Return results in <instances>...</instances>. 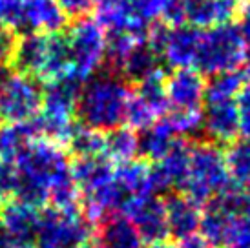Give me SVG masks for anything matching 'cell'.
Masks as SVG:
<instances>
[{
	"label": "cell",
	"instance_id": "obj_1",
	"mask_svg": "<svg viewBox=\"0 0 250 248\" xmlns=\"http://www.w3.org/2000/svg\"><path fill=\"white\" fill-rule=\"evenodd\" d=\"M95 21L108 33H150L161 19L183 24V0H95Z\"/></svg>",
	"mask_w": 250,
	"mask_h": 248
},
{
	"label": "cell",
	"instance_id": "obj_2",
	"mask_svg": "<svg viewBox=\"0 0 250 248\" xmlns=\"http://www.w3.org/2000/svg\"><path fill=\"white\" fill-rule=\"evenodd\" d=\"M130 93L132 90L123 77H91L79 90L77 117L84 126L106 133L125 123Z\"/></svg>",
	"mask_w": 250,
	"mask_h": 248
},
{
	"label": "cell",
	"instance_id": "obj_3",
	"mask_svg": "<svg viewBox=\"0 0 250 248\" xmlns=\"http://www.w3.org/2000/svg\"><path fill=\"white\" fill-rule=\"evenodd\" d=\"M13 59L21 71L41 83L53 84L70 81L66 39L59 33H28L17 41Z\"/></svg>",
	"mask_w": 250,
	"mask_h": 248
},
{
	"label": "cell",
	"instance_id": "obj_4",
	"mask_svg": "<svg viewBox=\"0 0 250 248\" xmlns=\"http://www.w3.org/2000/svg\"><path fill=\"white\" fill-rule=\"evenodd\" d=\"M249 61V48L243 42L237 28L230 24L214 26L201 31L199 48L194 68L201 75H221L245 66Z\"/></svg>",
	"mask_w": 250,
	"mask_h": 248
},
{
	"label": "cell",
	"instance_id": "obj_5",
	"mask_svg": "<svg viewBox=\"0 0 250 248\" xmlns=\"http://www.w3.org/2000/svg\"><path fill=\"white\" fill-rule=\"evenodd\" d=\"M81 86L70 81L48 84L42 91L39 115L33 119L39 137L66 146L77 126V97Z\"/></svg>",
	"mask_w": 250,
	"mask_h": 248
},
{
	"label": "cell",
	"instance_id": "obj_6",
	"mask_svg": "<svg viewBox=\"0 0 250 248\" xmlns=\"http://www.w3.org/2000/svg\"><path fill=\"white\" fill-rule=\"evenodd\" d=\"M64 39L70 59V81L81 86L103 68L108 55V35L95 19H79Z\"/></svg>",
	"mask_w": 250,
	"mask_h": 248
},
{
	"label": "cell",
	"instance_id": "obj_7",
	"mask_svg": "<svg viewBox=\"0 0 250 248\" xmlns=\"http://www.w3.org/2000/svg\"><path fill=\"white\" fill-rule=\"evenodd\" d=\"M42 88L21 69L0 66V123H29L39 115Z\"/></svg>",
	"mask_w": 250,
	"mask_h": 248
},
{
	"label": "cell",
	"instance_id": "obj_8",
	"mask_svg": "<svg viewBox=\"0 0 250 248\" xmlns=\"http://www.w3.org/2000/svg\"><path fill=\"white\" fill-rule=\"evenodd\" d=\"M95 237V225L86 219L81 210L61 212L46 207L39 212L37 247L39 248H79Z\"/></svg>",
	"mask_w": 250,
	"mask_h": 248
},
{
	"label": "cell",
	"instance_id": "obj_9",
	"mask_svg": "<svg viewBox=\"0 0 250 248\" xmlns=\"http://www.w3.org/2000/svg\"><path fill=\"white\" fill-rule=\"evenodd\" d=\"M201 29L185 24L172 28H153L148 33V41L161 61L174 69L194 68Z\"/></svg>",
	"mask_w": 250,
	"mask_h": 248
},
{
	"label": "cell",
	"instance_id": "obj_10",
	"mask_svg": "<svg viewBox=\"0 0 250 248\" xmlns=\"http://www.w3.org/2000/svg\"><path fill=\"white\" fill-rule=\"evenodd\" d=\"M15 166L21 177L35 181L48 188L51 177L64 168H68L70 161L64 146L44 137H37L19 155V159L15 161Z\"/></svg>",
	"mask_w": 250,
	"mask_h": 248
},
{
	"label": "cell",
	"instance_id": "obj_11",
	"mask_svg": "<svg viewBox=\"0 0 250 248\" xmlns=\"http://www.w3.org/2000/svg\"><path fill=\"white\" fill-rule=\"evenodd\" d=\"M187 181L207 188L214 195L232 185L225 163V153L219 145L212 141L190 145V172Z\"/></svg>",
	"mask_w": 250,
	"mask_h": 248
},
{
	"label": "cell",
	"instance_id": "obj_12",
	"mask_svg": "<svg viewBox=\"0 0 250 248\" xmlns=\"http://www.w3.org/2000/svg\"><path fill=\"white\" fill-rule=\"evenodd\" d=\"M121 214L132 221L133 227L139 232L143 243L155 245V243L170 239L167 227V214H165V203L157 195H152V193L130 195Z\"/></svg>",
	"mask_w": 250,
	"mask_h": 248
},
{
	"label": "cell",
	"instance_id": "obj_13",
	"mask_svg": "<svg viewBox=\"0 0 250 248\" xmlns=\"http://www.w3.org/2000/svg\"><path fill=\"white\" fill-rule=\"evenodd\" d=\"M0 225L6 228L13 248H37L39 210L19 199H7L0 208Z\"/></svg>",
	"mask_w": 250,
	"mask_h": 248
},
{
	"label": "cell",
	"instance_id": "obj_14",
	"mask_svg": "<svg viewBox=\"0 0 250 248\" xmlns=\"http://www.w3.org/2000/svg\"><path fill=\"white\" fill-rule=\"evenodd\" d=\"M165 91L172 110H201L207 83L195 68H181L165 81Z\"/></svg>",
	"mask_w": 250,
	"mask_h": 248
},
{
	"label": "cell",
	"instance_id": "obj_15",
	"mask_svg": "<svg viewBox=\"0 0 250 248\" xmlns=\"http://www.w3.org/2000/svg\"><path fill=\"white\" fill-rule=\"evenodd\" d=\"M203 131L215 145H230L239 135V111L236 101H205Z\"/></svg>",
	"mask_w": 250,
	"mask_h": 248
},
{
	"label": "cell",
	"instance_id": "obj_16",
	"mask_svg": "<svg viewBox=\"0 0 250 248\" xmlns=\"http://www.w3.org/2000/svg\"><path fill=\"white\" fill-rule=\"evenodd\" d=\"M163 203H165V214H167L168 235L172 239L183 241L199 232L201 207H197L181 192H170Z\"/></svg>",
	"mask_w": 250,
	"mask_h": 248
},
{
	"label": "cell",
	"instance_id": "obj_17",
	"mask_svg": "<svg viewBox=\"0 0 250 248\" xmlns=\"http://www.w3.org/2000/svg\"><path fill=\"white\" fill-rule=\"evenodd\" d=\"M239 0H183V21L197 29L229 24L237 15Z\"/></svg>",
	"mask_w": 250,
	"mask_h": 248
},
{
	"label": "cell",
	"instance_id": "obj_18",
	"mask_svg": "<svg viewBox=\"0 0 250 248\" xmlns=\"http://www.w3.org/2000/svg\"><path fill=\"white\" fill-rule=\"evenodd\" d=\"M66 17L59 0H26L21 29H28L29 33H59L66 24Z\"/></svg>",
	"mask_w": 250,
	"mask_h": 248
},
{
	"label": "cell",
	"instance_id": "obj_19",
	"mask_svg": "<svg viewBox=\"0 0 250 248\" xmlns=\"http://www.w3.org/2000/svg\"><path fill=\"white\" fill-rule=\"evenodd\" d=\"M159 57L155 53V49L152 48L150 41L146 39L141 44H137L133 49H130L121 61L113 64V69H117V73L123 77H128L132 81H145L150 77L163 75L159 66Z\"/></svg>",
	"mask_w": 250,
	"mask_h": 248
},
{
	"label": "cell",
	"instance_id": "obj_20",
	"mask_svg": "<svg viewBox=\"0 0 250 248\" xmlns=\"http://www.w3.org/2000/svg\"><path fill=\"white\" fill-rule=\"evenodd\" d=\"M97 241L104 248H143L137 228L123 214H111L95 227Z\"/></svg>",
	"mask_w": 250,
	"mask_h": 248
},
{
	"label": "cell",
	"instance_id": "obj_21",
	"mask_svg": "<svg viewBox=\"0 0 250 248\" xmlns=\"http://www.w3.org/2000/svg\"><path fill=\"white\" fill-rule=\"evenodd\" d=\"M70 172L81 193L90 192L93 188L113 179V163L104 155L73 157V161L70 163Z\"/></svg>",
	"mask_w": 250,
	"mask_h": 248
},
{
	"label": "cell",
	"instance_id": "obj_22",
	"mask_svg": "<svg viewBox=\"0 0 250 248\" xmlns=\"http://www.w3.org/2000/svg\"><path fill=\"white\" fill-rule=\"evenodd\" d=\"M172 128L167 124V121H157L152 126L139 133V152L137 157L146 161V163H157L168 153V150L174 146L177 141Z\"/></svg>",
	"mask_w": 250,
	"mask_h": 248
},
{
	"label": "cell",
	"instance_id": "obj_23",
	"mask_svg": "<svg viewBox=\"0 0 250 248\" xmlns=\"http://www.w3.org/2000/svg\"><path fill=\"white\" fill-rule=\"evenodd\" d=\"M201 210V221H199V232L210 245L215 248H227L230 239L232 223L236 217L227 214L221 207H217L214 201H208Z\"/></svg>",
	"mask_w": 250,
	"mask_h": 248
},
{
	"label": "cell",
	"instance_id": "obj_24",
	"mask_svg": "<svg viewBox=\"0 0 250 248\" xmlns=\"http://www.w3.org/2000/svg\"><path fill=\"white\" fill-rule=\"evenodd\" d=\"M39 137L33 121L29 123L0 124V161L15 163L29 143Z\"/></svg>",
	"mask_w": 250,
	"mask_h": 248
},
{
	"label": "cell",
	"instance_id": "obj_25",
	"mask_svg": "<svg viewBox=\"0 0 250 248\" xmlns=\"http://www.w3.org/2000/svg\"><path fill=\"white\" fill-rule=\"evenodd\" d=\"M48 205L61 212L81 210V190L71 177L70 166L55 173L48 185Z\"/></svg>",
	"mask_w": 250,
	"mask_h": 248
},
{
	"label": "cell",
	"instance_id": "obj_26",
	"mask_svg": "<svg viewBox=\"0 0 250 248\" xmlns=\"http://www.w3.org/2000/svg\"><path fill=\"white\" fill-rule=\"evenodd\" d=\"M139 133L128 126H117L104 133V157L111 163H125L137 157Z\"/></svg>",
	"mask_w": 250,
	"mask_h": 248
},
{
	"label": "cell",
	"instance_id": "obj_27",
	"mask_svg": "<svg viewBox=\"0 0 250 248\" xmlns=\"http://www.w3.org/2000/svg\"><path fill=\"white\" fill-rule=\"evenodd\" d=\"M148 173H150V163H146L139 157L125 161V163H117L113 166V177L130 195L150 193Z\"/></svg>",
	"mask_w": 250,
	"mask_h": 248
},
{
	"label": "cell",
	"instance_id": "obj_28",
	"mask_svg": "<svg viewBox=\"0 0 250 248\" xmlns=\"http://www.w3.org/2000/svg\"><path fill=\"white\" fill-rule=\"evenodd\" d=\"M157 165L165 170L168 179L172 181L174 190H179L188 179L190 172V145L185 139H177L167 155L157 161Z\"/></svg>",
	"mask_w": 250,
	"mask_h": 248
},
{
	"label": "cell",
	"instance_id": "obj_29",
	"mask_svg": "<svg viewBox=\"0 0 250 248\" xmlns=\"http://www.w3.org/2000/svg\"><path fill=\"white\" fill-rule=\"evenodd\" d=\"M225 153L230 181L239 186H250V141H232Z\"/></svg>",
	"mask_w": 250,
	"mask_h": 248
},
{
	"label": "cell",
	"instance_id": "obj_30",
	"mask_svg": "<svg viewBox=\"0 0 250 248\" xmlns=\"http://www.w3.org/2000/svg\"><path fill=\"white\" fill-rule=\"evenodd\" d=\"M68 150L73 157H97L104 155V133L84 124H77L71 137L68 139Z\"/></svg>",
	"mask_w": 250,
	"mask_h": 248
},
{
	"label": "cell",
	"instance_id": "obj_31",
	"mask_svg": "<svg viewBox=\"0 0 250 248\" xmlns=\"http://www.w3.org/2000/svg\"><path fill=\"white\" fill-rule=\"evenodd\" d=\"M243 86V75L239 71L215 75L212 77L210 84H207L205 101H236Z\"/></svg>",
	"mask_w": 250,
	"mask_h": 248
},
{
	"label": "cell",
	"instance_id": "obj_32",
	"mask_svg": "<svg viewBox=\"0 0 250 248\" xmlns=\"http://www.w3.org/2000/svg\"><path fill=\"white\" fill-rule=\"evenodd\" d=\"M179 139H194L203 131V111L201 110H172L165 119Z\"/></svg>",
	"mask_w": 250,
	"mask_h": 248
},
{
	"label": "cell",
	"instance_id": "obj_33",
	"mask_svg": "<svg viewBox=\"0 0 250 248\" xmlns=\"http://www.w3.org/2000/svg\"><path fill=\"white\" fill-rule=\"evenodd\" d=\"M24 4L26 0H0V26L21 29Z\"/></svg>",
	"mask_w": 250,
	"mask_h": 248
},
{
	"label": "cell",
	"instance_id": "obj_34",
	"mask_svg": "<svg viewBox=\"0 0 250 248\" xmlns=\"http://www.w3.org/2000/svg\"><path fill=\"white\" fill-rule=\"evenodd\" d=\"M17 183H19V172L15 163L0 161V203L13 199Z\"/></svg>",
	"mask_w": 250,
	"mask_h": 248
},
{
	"label": "cell",
	"instance_id": "obj_35",
	"mask_svg": "<svg viewBox=\"0 0 250 248\" xmlns=\"http://www.w3.org/2000/svg\"><path fill=\"white\" fill-rule=\"evenodd\" d=\"M227 248H250V215L234 219Z\"/></svg>",
	"mask_w": 250,
	"mask_h": 248
},
{
	"label": "cell",
	"instance_id": "obj_36",
	"mask_svg": "<svg viewBox=\"0 0 250 248\" xmlns=\"http://www.w3.org/2000/svg\"><path fill=\"white\" fill-rule=\"evenodd\" d=\"M17 39L13 35V29L0 26V66H7L9 61H13Z\"/></svg>",
	"mask_w": 250,
	"mask_h": 248
},
{
	"label": "cell",
	"instance_id": "obj_37",
	"mask_svg": "<svg viewBox=\"0 0 250 248\" xmlns=\"http://www.w3.org/2000/svg\"><path fill=\"white\" fill-rule=\"evenodd\" d=\"M237 111H239V133L243 135V139L250 141V90L239 93Z\"/></svg>",
	"mask_w": 250,
	"mask_h": 248
},
{
	"label": "cell",
	"instance_id": "obj_38",
	"mask_svg": "<svg viewBox=\"0 0 250 248\" xmlns=\"http://www.w3.org/2000/svg\"><path fill=\"white\" fill-rule=\"evenodd\" d=\"M61 7L64 9L66 15H71V17H83L90 11L95 0H59Z\"/></svg>",
	"mask_w": 250,
	"mask_h": 248
},
{
	"label": "cell",
	"instance_id": "obj_39",
	"mask_svg": "<svg viewBox=\"0 0 250 248\" xmlns=\"http://www.w3.org/2000/svg\"><path fill=\"white\" fill-rule=\"evenodd\" d=\"M237 31H239V35H241V39H243V42L247 44V48L250 49V6L247 4L245 6V9L241 11V15H239V22H237Z\"/></svg>",
	"mask_w": 250,
	"mask_h": 248
},
{
	"label": "cell",
	"instance_id": "obj_40",
	"mask_svg": "<svg viewBox=\"0 0 250 248\" xmlns=\"http://www.w3.org/2000/svg\"><path fill=\"white\" fill-rule=\"evenodd\" d=\"M177 248H215L214 245H210L205 237H201V235H190V237H187V239H183V241H179V247Z\"/></svg>",
	"mask_w": 250,
	"mask_h": 248
},
{
	"label": "cell",
	"instance_id": "obj_41",
	"mask_svg": "<svg viewBox=\"0 0 250 248\" xmlns=\"http://www.w3.org/2000/svg\"><path fill=\"white\" fill-rule=\"evenodd\" d=\"M0 248H13V243H11L6 228L2 227V225H0Z\"/></svg>",
	"mask_w": 250,
	"mask_h": 248
},
{
	"label": "cell",
	"instance_id": "obj_42",
	"mask_svg": "<svg viewBox=\"0 0 250 248\" xmlns=\"http://www.w3.org/2000/svg\"><path fill=\"white\" fill-rule=\"evenodd\" d=\"M241 75H243V83L247 84V90H250V61L245 62V71Z\"/></svg>",
	"mask_w": 250,
	"mask_h": 248
},
{
	"label": "cell",
	"instance_id": "obj_43",
	"mask_svg": "<svg viewBox=\"0 0 250 248\" xmlns=\"http://www.w3.org/2000/svg\"><path fill=\"white\" fill-rule=\"evenodd\" d=\"M152 248H177V245H175L174 241L167 239V241H161V243H155V245H152Z\"/></svg>",
	"mask_w": 250,
	"mask_h": 248
},
{
	"label": "cell",
	"instance_id": "obj_44",
	"mask_svg": "<svg viewBox=\"0 0 250 248\" xmlns=\"http://www.w3.org/2000/svg\"><path fill=\"white\" fill-rule=\"evenodd\" d=\"M79 248H104V247H103V245H101V243H99L97 239L93 237V239H90L88 243H84V245H81Z\"/></svg>",
	"mask_w": 250,
	"mask_h": 248
},
{
	"label": "cell",
	"instance_id": "obj_45",
	"mask_svg": "<svg viewBox=\"0 0 250 248\" xmlns=\"http://www.w3.org/2000/svg\"><path fill=\"white\" fill-rule=\"evenodd\" d=\"M247 4H249V6H250V0H247Z\"/></svg>",
	"mask_w": 250,
	"mask_h": 248
},
{
	"label": "cell",
	"instance_id": "obj_46",
	"mask_svg": "<svg viewBox=\"0 0 250 248\" xmlns=\"http://www.w3.org/2000/svg\"><path fill=\"white\" fill-rule=\"evenodd\" d=\"M0 208H2V203H0Z\"/></svg>",
	"mask_w": 250,
	"mask_h": 248
},
{
	"label": "cell",
	"instance_id": "obj_47",
	"mask_svg": "<svg viewBox=\"0 0 250 248\" xmlns=\"http://www.w3.org/2000/svg\"><path fill=\"white\" fill-rule=\"evenodd\" d=\"M143 248H145V247H143Z\"/></svg>",
	"mask_w": 250,
	"mask_h": 248
},
{
	"label": "cell",
	"instance_id": "obj_48",
	"mask_svg": "<svg viewBox=\"0 0 250 248\" xmlns=\"http://www.w3.org/2000/svg\"><path fill=\"white\" fill-rule=\"evenodd\" d=\"M37 248H39V247H37Z\"/></svg>",
	"mask_w": 250,
	"mask_h": 248
}]
</instances>
